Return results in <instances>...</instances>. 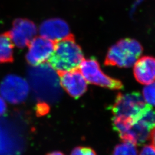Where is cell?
<instances>
[{"label": "cell", "instance_id": "obj_1", "mask_svg": "<svg viewBox=\"0 0 155 155\" xmlns=\"http://www.w3.org/2000/svg\"><path fill=\"white\" fill-rule=\"evenodd\" d=\"M84 60L83 51L75 41L72 34L55 43V48L47 61L56 72L78 69Z\"/></svg>", "mask_w": 155, "mask_h": 155}, {"label": "cell", "instance_id": "obj_2", "mask_svg": "<svg viewBox=\"0 0 155 155\" xmlns=\"http://www.w3.org/2000/svg\"><path fill=\"white\" fill-rule=\"evenodd\" d=\"M143 47L133 39L120 40L108 50L106 66L127 68L133 66L143 53Z\"/></svg>", "mask_w": 155, "mask_h": 155}, {"label": "cell", "instance_id": "obj_3", "mask_svg": "<svg viewBox=\"0 0 155 155\" xmlns=\"http://www.w3.org/2000/svg\"><path fill=\"white\" fill-rule=\"evenodd\" d=\"M150 107L151 106L146 103L141 94L133 92L119 93L111 109L114 117L134 121Z\"/></svg>", "mask_w": 155, "mask_h": 155}, {"label": "cell", "instance_id": "obj_4", "mask_svg": "<svg viewBox=\"0 0 155 155\" xmlns=\"http://www.w3.org/2000/svg\"><path fill=\"white\" fill-rule=\"evenodd\" d=\"M155 128V110L151 106L119 136L123 141L135 145L143 144L150 139V133Z\"/></svg>", "mask_w": 155, "mask_h": 155}, {"label": "cell", "instance_id": "obj_5", "mask_svg": "<svg viewBox=\"0 0 155 155\" xmlns=\"http://www.w3.org/2000/svg\"><path fill=\"white\" fill-rule=\"evenodd\" d=\"M78 69L87 83L112 90H120L123 87L120 81L103 72L98 62L94 59H84Z\"/></svg>", "mask_w": 155, "mask_h": 155}, {"label": "cell", "instance_id": "obj_6", "mask_svg": "<svg viewBox=\"0 0 155 155\" xmlns=\"http://www.w3.org/2000/svg\"><path fill=\"white\" fill-rule=\"evenodd\" d=\"M30 87L28 82L16 75H8L0 83V95L12 104H19L28 98Z\"/></svg>", "mask_w": 155, "mask_h": 155}, {"label": "cell", "instance_id": "obj_7", "mask_svg": "<svg viewBox=\"0 0 155 155\" xmlns=\"http://www.w3.org/2000/svg\"><path fill=\"white\" fill-rule=\"evenodd\" d=\"M14 45L19 48L28 47L36 36L38 28L36 24L27 18H17L13 22L11 29L6 32Z\"/></svg>", "mask_w": 155, "mask_h": 155}, {"label": "cell", "instance_id": "obj_8", "mask_svg": "<svg viewBox=\"0 0 155 155\" xmlns=\"http://www.w3.org/2000/svg\"><path fill=\"white\" fill-rule=\"evenodd\" d=\"M55 43L41 36L35 37L28 45V52L25 56L27 63L35 67L47 61L54 50Z\"/></svg>", "mask_w": 155, "mask_h": 155}, {"label": "cell", "instance_id": "obj_9", "mask_svg": "<svg viewBox=\"0 0 155 155\" xmlns=\"http://www.w3.org/2000/svg\"><path fill=\"white\" fill-rule=\"evenodd\" d=\"M57 74L62 88L72 98H78L86 91L87 82L79 69Z\"/></svg>", "mask_w": 155, "mask_h": 155}, {"label": "cell", "instance_id": "obj_10", "mask_svg": "<svg viewBox=\"0 0 155 155\" xmlns=\"http://www.w3.org/2000/svg\"><path fill=\"white\" fill-rule=\"evenodd\" d=\"M39 31L40 36L55 42L66 38L71 34L68 24L59 18L45 20L40 25Z\"/></svg>", "mask_w": 155, "mask_h": 155}, {"label": "cell", "instance_id": "obj_11", "mask_svg": "<svg viewBox=\"0 0 155 155\" xmlns=\"http://www.w3.org/2000/svg\"><path fill=\"white\" fill-rule=\"evenodd\" d=\"M133 74L136 81L143 84L155 81V58L145 56L140 58L134 64Z\"/></svg>", "mask_w": 155, "mask_h": 155}, {"label": "cell", "instance_id": "obj_12", "mask_svg": "<svg viewBox=\"0 0 155 155\" xmlns=\"http://www.w3.org/2000/svg\"><path fill=\"white\" fill-rule=\"evenodd\" d=\"M14 46L6 32L0 35V63H11L13 61Z\"/></svg>", "mask_w": 155, "mask_h": 155}, {"label": "cell", "instance_id": "obj_13", "mask_svg": "<svg viewBox=\"0 0 155 155\" xmlns=\"http://www.w3.org/2000/svg\"><path fill=\"white\" fill-rule=\"evenodd\" d=\"M113 155H138L137 150L134 144L124 141L115 147Z\"/></svg>", "mask_w": 155, "mask_h": 155}, {"label": "cell", "instance_id": "obj_14", "mask_svg": "<svg viewBox=\"0 0 155 155\" xmlns=\"http://www.w3.org/2000/svg\"><path fill=\"white\" fill-rule=\"evenodd\" d=\"M142 95L146 103L151 106H155V81L145 85Z\"/></svg>", "mask_w": 155, "mask_h": 155}, {"label": "cell", "instance_id": "obj_15", "mask_svg": "<svg viewBox=\"0 0 155 155\" xmlns=\"http://www.w3.org/2000/svg\"><path fill=\"white\" fill-rule=\"evenodd\" d=\"M71 155H97L92 148L87 147H78L72 150Z\"/></svg>", "mask_w": 155, "mask_h": 155}, {"label": "cell", "instance_id": "obj_16", "mask_svg": "<svg viewBox=\"0 0 155 155\" xmlns=\"http://www.w3.org/2000/svg\"><path fill=\"white\" fill-rule=\"evenodd\" d=\"M140 155H155V148L152 145H146L141 150Z\"/></svg>", "mask_w": 155, "mask_h": 155}, {"label": "cell", "instance_id": "obj_17", "mask_svg": "<svg viewBox=\"0 0 155 155\" xmlns=\"http://www.w3.org/2000/svg\"><path fill=\"white\" fill-rule=\"evenodd\" d=\"M7 110V105L5 100L0 95V116L4 115Z\"/></svg>", "mask_w": 155, "mask_h": 155}, {"label": "cell", "instance_id": "obj_18", "mask_svg": "<svg viewBox=\"0 0 155 155\" xmlns=\"http://www.w3.org/2000/svg\"><path fill=\"white\" fill-rule=\"evenodd\" d=\"M150 140L152 146H153L155 148V128L150 133Z\"/></svg>", "mask_w": 155, "mask_h": 155}, {"label": "cell", "instance_id": "obj_19", "mask_svg": "<svg viewBox=\"0 0 155 155\" xmlns=\"http://www.w3.org/2000/svg\"><path fill=\"white\" fill-rule=\"evenodd\" d=\"M47 155H64L63 153H61V152H58V151H56V152H51V153H48V154H47Z\"/></svg>", "mask_w": 155, "mask_h": 155}]
</instances>
